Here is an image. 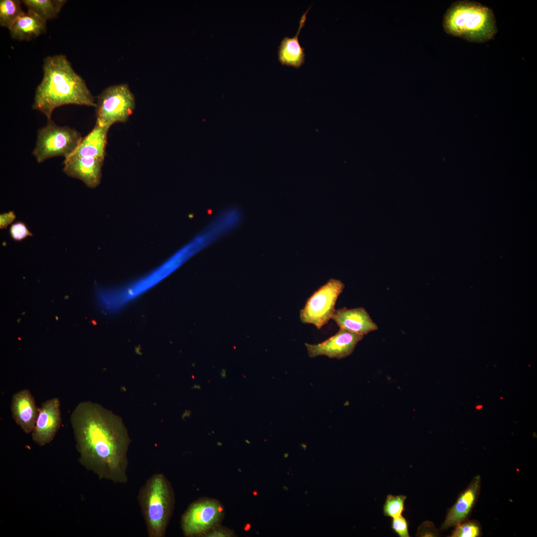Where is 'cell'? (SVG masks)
<instances>
[{
	"instance_id": "ac0fdd59",
	"label": "cell",
	"mask_w": 537,
	"mask_h": 537,
	"mask_svg": "<svg viewBox=\"0 0 537 537\" xmlns=\"http://www.w3.org/2000/svg\"><path fill=\"white\" fill-rule=\"evenodd\" d=\"M21 2L28 10L33 11L47 21L57 17L67 0H23Z\"/></svg>"
},
{
	"instance_id": "7402d4cb",
	"label": "cell",
	"mask_w": 537,
	"mask_h": 537,
	"mask_svg": "<svg viewBox=\"0 0 537 537\" xmlns=\"http://www.w3.org/2000/svg\"><path fill=\"white\" fill-rule=\"evenodd\" d=\"M9 234L11 237L16 241H21L28 236H33L26 225L21 221L16 222L11 225Z\"/></svg>"
},
{
	"instance_id": "603a6c76",
	"label": "cell",
	"mask_w": 537,
	"mask_h": 537,
	"mask_svg": "<svg viewBox=\"0 0 537 537\" xmlns=\"http://www.w3.org/2000/svg\"><path fill=\"white\" fill-rule=\"evenodd\" d=\"M391 529L400 537H409V523L405 517L401 515L393 518L391 522Z\"/></svg>"
},
{
	"instance_id": "8992f818",
	"label": "cell",
	"mask_w": 537,
	"mask_h": 537,
	"mask_svg": "<svg viewBox=\"0 0 537 537\" xmlns=\"http://www.w3.org/2000/svg\"><path fill=\"white\" fill-rule=\"evenodd\" d=\"M96 104V123L110 127L127 121L136 106L135 96L126 84L106 88L97 97Z\"/></svg>"
},
{
	"instance_id": "3957f363",
	"label": "cell",
	"mask_w": 537,
	"mask_h": 537,
	"mask_svg": "<svg viewBox=\"0 0 537 537\" xmlns=\"http://www.w3.org/2000/svg\"><path fill=\"white\" fill-rule=\"evenodd\" d=\"M443 26L448 34L474 43L486 42L498 32L492 10L467 0L451 4L444 15Z\"/></svg>"
},
{
	"instance_id": "30bf717a",
	"label": "cell",
	"mask_w": 537,
	"mask_h": 537,
	"mask_svg": "<svg viewBox=\"0 0 537 537\" xmlns=\"http://www.w3.org/2000/svg\"><path fill=\"white\" fill-rule=\"evenodd\" d=\"M61 422L60 400L57 397L47 400L38 408L35 427L31 433L32 440L41 447L50 443L57 433Z\"/></svg>"
},
{
	"instance_id": "e0dca14e",
	"label": "cell",
	"mask_w": 537,
	"mask_h": 537,
	"mask_svg": "<svg viewBox=\"0 0 537 537\" xmlns=\"http://www.w3.org/2000/svg\"><path fill=\"white\" fill-rule=\"evenodd\" d=\"M46 21L31 10L24 12L9 29L12 39L19 41H29L44 33Z\"/></svg>"
},
{
	"instance_id": "52a82bcc",
	"label": "cell",
	"mask_w": 537,
	"mask_h": 537,
	"mask_svg": "<svg viewBox=\"0 0 537 537\" xmlns=\"http://www.w3.org/2000/svg\"><path fill=\"white\" fill-rule=\"evenodd\" d=\"M224 517V508L218 500L202 498L191 503L182 514L180 526L186 537H204L221 525Z\"/></svg>"
},
{
	"instance_id": "4fadbf2b",
	"label": "cell",
	"mask_w": 537,
	"mask_h": 537,
	"mask_svg": "<svg viewBox=\"0 0 537 537\" xmlns=\"http://www.w3.org/2000/svg\"><path fill=\"white\" fill-rule=\"evenodd\" d=\"M38 408L34 397L27 389L14 393L12 397L10 410L15 423L26 434L31 433L35 427Z\"/></svg>"
},
{
	"instance_id": "ba28073f",
	"label": "cell",
	"mask_w": 537,
	"mask_h": 537,
	"mask_svg": "<svg viewBox=\"0 0 537 537\" xmlns=\"http://www.w3.org/2000/svg\"><path fill=\"white\" fill-rule=\"evenodd\" d=\"M345 284L340 280L331 278L308 298L300 311V319L304 324H312L320 330L327 324L335 310L337 299Z\"/></svg>"
},
{
	"instance_id": "5b68a950",
	"label": "cell",
	"mask_w": 537,
	"mask_h": 537,
	"mask_svg": "<svg viewBox=\"0 0 537 537\" xmlns=\"http://www.w3.org/2000/svg\"><path fill=\"white\" fill-rule=\"evenodd\" d=\"M83 138L76 130L59 126L52 119L38 131L32 155L38 163L56 156L70 157L76 150Z\"/></svg>"
},
{
	"instance_id": "44dd1931",
	"label": "cell",
	"mask_w": 537,
	"mask_h": 537,
	"mask_svg": "<svg viewBox=\"0 0 537 537\" xmlns=\"http://www.w3.org/2000/svg\"><path fill=\"white\" fill-rule=\"evenodd\" d=\"M481 527L476 520H466L455 527L451 537H478L481 536Z\"/></svg>"
},
{
	"instance_id": "4316f807",
	"label": "cell",
	"mask_w": 537,
	"mask_h": 537,
	"mask_svg": "<svg viewBox=\"0 0 537 537\" xmlns=\"http://www.w3.org/2000/svg\"><path fill=\"white\" fill-rule=\"evenodd\" d=\"M220 376L223 378H225L226 377V372L225 369H222L221 371Z\"/></svg>"
},
{
	"instance_id": "6da1fadb",
	"label": "cell",
	"mask_w": 537,
	"mask_h": 537,
	"mask_svg": "<svg viewBox=\"0 0 537 537\" xmlns=\"http://www.w3.org/2000/svg\"><path fill=\"white\" fill-rule=\"evenodd\" d=\"M70 422L81 464L100 479L126 483L131 440L121 418L99 404L86 401L74 409Z\"/></svg>"
},
{
	"instance_id": "d4e9b609",
	"label": "cell",
	"mask_w": 537,
	"mask_h": 537,
	"mask_svg": "<svg viewBox=\"0 0 537 537\" xmlns=\"http://www.w3.org/2000/svg\"><path fill=\"white\" fill-rule=\"evenodd\" d=\"M16 218L14 212L9 211L0 215V229L6 228L15 220Z\"/></svg>"
},
{
	"instance_id": "484cf974",
	"label": "cell",
	"mask_w": 537,
	"mask_h": 537,
	"mask_svg": "<svg viewBox=\"0 0 537 537\" xmlns=\"http://www.w3.org/2000/svg\"><path fill=\"white\" fill-rule=\"evenodd\" d=\"M421 526L424 529L422 536L437 537L439 535L438 531L435 529L432 522H426Z\"/></svg>"
},
{
	"instance_id": "277c9868",
	"label": "cell",
	"mask_w": 537,
	"mask_h": 537,
	"mask_svg": "<svg viewBox=\"0 0 537 537\" xmlns=\"http://www.w3.org/2000/svg\"><path fill=\"white\" fill-rule=\"evenodd\" d=\"M137 500L149 537H164L175 503L172 484L162 473L151 476L140 488Z\"/></svg>"
},
{
	"instance_id": "8fae6325",
	"label": "cell",
	"mask_w": 537,
	"mask_h": 537,
	"mask_svg": "<svg viewBox=\"0 0 537 537\" xmlns=\"http://www.w3.org/2000/svg\"><path fill=\"white\" fill-rule=\"evenodd\" d=\"M481 487L480 476L474 477L471 482L458 496L453 505L448 509L441 530L455 527L467 520L478 498Z\"/></svg>"
},
{
	"instance_id": "2e32d148",
	"label": "cell",
	"mask_w": 537,
	"mask_h": 537,
	"mask_svg": "<svg viewBox=\"0 0 537 537\" xmlns=\"http://www.w3.org/2000/svg\"><path fill=\"white\" fill-rule=\"evenodd\" d=\"M310 7L309 6L301 16L296 35L293 37L285 36L280 42L278 48V60L282 65L299 68L305 62L304 48L299 43L298 36L305 25L307 14Z\"/></svg>"
},
{
	"instance_id": "7a4b0ae2",
	"label": "cell",
	"mask_w": 537,
	"mask_h": 537,
	"mask_svg": "<svg viewBox=\"0 0 537 537\" xmlns=\"http://www.w3.org/2000/svg\"><path fill=\"white\" fill-rule=\"evenodd\" d=\"M43 76L38 85L32 108L48 120L55 108L67 104L96 107L94 98L84 80L63 54L48 56L43 65Z\"/></svg>"
},
{
	"instance_id": "9a60e30c",
	"label": "cell",
	"mask_w": 537,
	"mask_h": 537,
	"mask_svg": "<svg viewBox=\"0 0 537 537\" xmlns=\"http://www.w3.org/2000/svg\"><path fill=\"white\" fill-rule=\"evenodd\" d=\"M110 127L98 123L84 138H83L75 152L65 160L80 157H93L104 159L107 133Z\"/></svg>"
},
{
	"instance_id": "7c38bea8",
	"label": "cell",
	"mask_w": 537,
	"mask_h": 537,
	"mask_svg": "<svg viewBox=\"0 0 537 537\" xmlns=\"http://www.w3.org/2000/svg\"><path fill=\"white\" fill-rule=\"evenodd\" d=\"M104 159L80 157L65 160L63 172L68 176L83 181L89 187L95 188L100 182Z\"/></svg>"
},
{
	"instance_id": "cb8c5ba5",
	"label": "cell",
	"mask_w": 537,
	"mask_h": 537,
	"mask_svg": "<svg viewBox=\"0 0 537 537\" xmlns=\"http://www.w3.org/2000/svg\"><path fill=\"white\" fill-rule=\"evenodd\" d=\"M235 536V533L230 529L222 527L220 525L215 527L204 537H233Z\"/></svg>"
},
{
	"instance_id": "5bb4252c",
	"label": "cell",
	"mask_w": 537,
	"mask_h": 537,
	"mask_svg": "<svg viewBox=\"0 0 537 537\" xmlns=\"http://www.w3.org/2000/svg\"><path fill=\"white\" fill-rule=\"evenodd\" d=\"M331 319L336 323L340 328L360 335H367L378 329L377 324L363 307L353 309L344 307L335 309Z\"/></svg>"
},
{
	"instance_id": "83f0119b",
	"label": "cell",
	"mask_w": 537,
	"mask_h": 537,
	"mask_svg": "<svg viewBox=\"0 0 537 537\" xmlns=\"http://www.w3.org/2000/svg\"><path fill=\"white\" fill-rule=\"evenodd\" d=\"M481 408H482V406H478L476 407L477 409H480Z\"/></svg>"
},
{
	"instance_id": "9c48e42d",
	"label": "cell",
	"mask_w": 537,
	"mask_h": 537,
	"mask_svg": "<svg viewBox=\"0 0 537 537\" xmlns=\"http://www.w3.org/2000/svg\"><path fill=\"white\" fill-rule=\"evenodd\" d=\"M364 335L343 328L333 336L317 344L305 343L309 356L315 358L326 356L330 358L341 359L351 355L357 344Z\"/></svg>"
},
{
	"instance_id": "d6986e66",
	"label": "cell",
	"mask_w": 537,
	"mask_h": 537,
	"mask_svg": "<svg viewBox=\"0 0 537 537\" xmlns=\"http://www.w3.org/2000/svg\"><path fill=\"white\" fill-rule=\"evenodd\" d=\"M21 0H0V25L9 30L24 11L21 7Z\"/></svg>"
},
{
	"instance_id": "ffe728a7",
	"label": "cell",
	"mask_w": 537,
	"mask_h": 537,
	"mask_svg": "<svg viewBox=\"0 0 537 537\" xmlns=\"http://www.w3.org/2000/svg\"><path fill=\"white\" fill-rule=\"evenodd\" d=\"M406 498L404 495L393 496L389 494L383 505L384 515L393 518L402 515L405 511L404 502Z\"/></svg>"
}]
</instances>
